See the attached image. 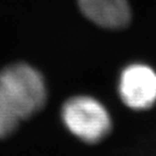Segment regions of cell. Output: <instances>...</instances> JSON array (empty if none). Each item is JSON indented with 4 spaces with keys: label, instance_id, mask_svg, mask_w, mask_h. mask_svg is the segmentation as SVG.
<instances>
[{
    "label": "cell",
    "instance_id": "obj_1",
    "mask_svg": "<svg viewBox=\"0 0 156 156\" xmlns=\"http://www.w3.org/2000/svg\"><path fill=\"white\" fill-rule=\"evenodd\" d=\"M42 76L27 64H14L0 71V138L38 112L46 102Z\"/></svg>",
    "mask_w": 156,
    "mask_h": 156
},
{
    "label": "cell",
    "instance_id": "obj_2",
    "mask_svg": "<svg viewBox=\"0 0 156 156\" xmlns=\"http://www.w3.org/2000/svg\"><path fill=\"white\" fill-rule=\"evenodd\" d=\"M62 119L67 129L88 143L100 141L111 131L108 112L91 97H74L62 107Z\"/></svg>",
    "mask_w": 156,
    "mask_h": 156
},
{
    "label": "cell",
    "instance_id": "obj_3",
    "mask_svg": "<svg viewBox=\"0 0 156 156\" xmlns=\"http://www.w3.org/2000/svg\"><path fill=\"white\" fill-rule=\"evenodd\" d=\"M118 90L127 106L146 110L156 101V73L144 64L129 65L120 75Z\"/></svg>",
    "mask_w": 156,
    "mask_h": 156
},
{
    "label": "cell",
    "instance_id": "obj_4",
    "mask_svg": "<svg viewBox=\"0 0 156 156\" xmlns=\"http://www.w3.org/2000/svg\"><path fill=\"white\" fill-rule=\"evenodd\" d=\"M86 17L105 28H122L131 20L128 0H77Z\"/></svg>",
    "mask_w": 156,
    "mask_h": 156
}]
</instances>
